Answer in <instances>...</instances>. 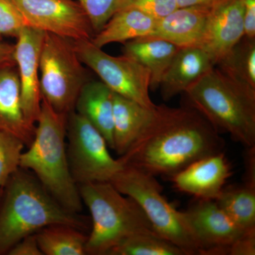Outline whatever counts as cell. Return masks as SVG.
I'll use <instances>...</instances> for the list:
<instances>
[{"instance_id": "cell-1", "label": "cell", "mask_w": 255, "mask_h": 255, "mask_svg": "<svg viewBox=\"0 0 255 255\" xmlns=\"http://www.w3.org/2000/svg\"><path fill=\"white\" fill-rule=\"evenodd\" d=\"M218 130L190 106L157 105L153 117L119 160L154 176L171 177L189 164L224 152Z\"/></svg>"}, {"instance_id": "cell-2", "label": "cell", "mask_w": 255, "mask_h": 255, "mask_svg": "<svg viewBox=\"0 0 255 255\" xmlns=\"http://www.w3.org/2000/svg\"><path fill=\"white\" fill-rule=\"evenodd\" d=\"M53 224L85 231V219L53 199L27 169L19 167L3 189L0 198V255H7L20 241Z\"/></svg>"}, {"instance_id": "cell-3", "label": "cell", "mask_w": 255, "mask_h": 255, "mask_svg": "<svg viewBox=\"0 0 255 255\" xmlns=\"http://www.w3.org/2000/svg\"><path fill=\"white\" fill-rule=\"evenodd\" d=\"M67 117L42 100L33 140L23 152L20 167L31 170L58 204L75 214L82 210L78 185L74 181L67 155Z\"/></svg>"}, {"instance_id": "cell-4", "label": "cell", "mask_w": 255, "mask_h": 255, "mask_svg": "<svg viewBox=\"0 0 255 255\" xmlns=\"http://www.w3.org/2000/svg\"><path fill=\"white\" fill-rule=\"evenodd\" d=\"M78 189L92 216L86 255H108L113 248L134 235L155 233L138 204L117 190L112 183H85L80 184Z\"/></svg>"}, {"instance_id": "cell-5", "label": "cell", "mask_w": 255, "mask_h": 255, "mask_svg": "<svg viewBox=\"0 0 255 255\" xmlns=\"http://www.w3.org/2000/svg\"><path fill=\"white\" fill-rule=\"evenodd\" d=\"M188 105L218 130L228 132L246 147L255 146V98L211 68L184 92Z\"/></svg>"}, {"instance_id": "cell-6", "label": "cell", "mask_w": 255, "mask_h": 255, "mask_svg": "<svg viewBox=\"0 0 255 255\" xmlns=\"http://www.w3.org/2000/svg\"><path fill=\"white\" fill-rule=\"evenodd\" d=\"M111 183L138 204L156 234L179 247L187 255H200V248L184 212L176 209L162 195V188L155 176L133 166L124 165Z\"/></svg>"}, {"instance_id": "cell-7", "label": "cell", "mask_w": 255, "mask_h": 255, "mask_svg": "<svg viewBox=\"0 0 255 255\" xmlns=\"http://www.w3.org/2000/svg\"><path fill=\"white\" fill-rule=\"evenodd\" d=\"M39 76L42 100L55 112L65 115L75 111L79 94L89 81L71 40L46 32L40 56Z\"/></svg>"}, {"instance_id": "cell-8", "label": "cell", "mask_w": 255, "mask_h": 255, "mask_svg": "<svg viewBox=\"0 0 255 255\" xmlns=\"http://www.w3.org/2000/svg\"><path fill=\"white\" fill-rule=\"evenodd\" d=\"M66 137L69 167L78 185L111 182L124 168L119 159L111 155L102 133L75 111L67 117Z\"/></svg>"}, {"instance_id": "cell-9", "label": "cell", "mask_w": 255, "mask_h": 255, "mask_svg": "<svg viewBox=\"0 0 255 255\" xmlns=\"http://www.w3.org/2000/svg\"><path fill=\"white\" fill-rule=\"evenodd\" d=\"M82 63L92 69L114 93L146 108H155L151 100L150 73L127 55L113 56L96 46L91 40L72 41Z\"/></svg>"}, {"instance_id": "cell-10", "label": "cell", "mask_w": 255, "mask_h": 255, "mask_svg": "<svg viewBox=\"0 0 255 255\" xmlns=\"http://www.w3.org/2000/svg\"><path fill=\"white\" fill-rule=\"evenodd\" d=\"M26 26L71 40H91L95 32L81 6L74 0H11Z\"/></svg>"}, {"instance_id": "cell-11", "label": "cell", "mask_w": 255, "mask_h": 255, "mask_svg": "<svg viewBox=\"0 0 255 255\" xmlns=\"http://www.w3.org/2000/svg\"><path fill=\"white\" fill-rule=\"evenodd\" d=\"M183 212L200 255H226L228 247L249 232L233 222L215 200L197 199Z\"/></svg>"}, {"instance_id": "cell-12", "label": "cell", "mask_w": 255, "mask_h": 255, "mask_svg": "<svg viewBox=\"0 0 255 255\" xmlns=\"http://www.w3.org/2000/svg\"><path fill=\"white\" fill-rule=\"evenodd\" d=\"M46 32L26 26L16 37L14 58L21 86V106L25 118L35 125L41 108L39 63ZM36 126V125H35Z\"/></svg>"}, {"instance_id": "cell-13", "label": "cell", "mask_w": 255, "mask_h": 255, "mask_svg": "<svg viewBox=\"0 0 255 255\" xmlns=\"http://www.w3.org/2000/svg\"><path fill=\"white\" fill-rule=\"evenodd\" d=\"M245 36L242 0H224L210 10L199 47L219 63Z\"/></svg>"}, {"instance_id": "cell-14", "label": "cell", "mask_w": 255, "mask_h": 255, "mask_svg": "<svg viewBox=\"0 0 255 255\" xmlns=\"http://www.w3.org/2000/svg\"><path fill=\"white\" fill-rule=\"evenodd\" d=\"M231 174L222 152L199 159L169 178L178 191L196 199L216 200Z\"/></svg>"}, {"instance_id": "cell-15", "label": "cell", "mask_w": 255, "mask_h": 255, "mask_svg": "<svg viewBox=\"0 0 255 255\" xmlns=\"http://www.w3.org/2000/svg\"><path fill=\"white\" fill-rule=\"evenodd\" d=\"M211 9L209 6L178 7L157 20L150 34L142 38L164 40L179 48L198 46Z\"/></svg>"}, {"instance_id": "cell-16", "label": "cell", "mask_w": 255, "mask_h": 255, "mask_svg": "<svg viewBox=\"0 0 255 255\" xmlns=\"http://www.w3.org/2000/svg\"><path fill=\"white\" fill-rule=\"evenodd\" d=\"M214 67L209 53L200 47L179 48L159 84L162 99L169 101L184 93Z\"/></svg>"}, {"instance_id": "cell-17", "label": "cell", "mask_w": 255, "mask_h": 255, "mask_svg": "<svg viewBox=\"0 0 255 255\" xmlns=\"http://www.w3.org/2000/svg\"><path fill=\"white\" fill-rule=\"evenodd\" d=\"M36 126L28 123L21 106V86L16 66L0 70V130L9 132L28 147Z\"/></svg>"}, {"instance_id": "cell-18", "label": "cell", "mask_w": 255, "mask_h": 255, "mask_svg": "<svg viewBox=\"0 0 255 255\" xmlns=\"http://www.w3.org/2000/svg\"><path fill=\"white\" fill-rule=\"evenodd\" d=\"M102 133L113 149L114 92L103 82H87L79 94L75 111Z\"/></svg>"}, {"instance_id": "cell-19", "label": "cell", "mask_w": 255, "mask_h": 255, "mask_svg": "<svg viewBox=\"0 0 255 255\" xmlns=\"http://www.w3.org/2000/svg\"><path fill=\"white\" fill-rule=\"evenodd\" d=\"M155 108H146L114 92L113 150L119 156L125 154L140 136L152 120Z\"/></svg>"}, {"instance_id": "cell-20", "label": "cell", "mask_w": 255, "mask_h": 255, "mask_svg": "<svg viewBox=\"0 0 255 255\" xmlns=\"http://www.w3.org/2000/svg\"><path fill=\"white\" fill-rule=\"evenodd\" d=\"M179 48L164 40L139 38L125 42L123 51L149 70L150 90H155Z\"/></svg>"}, {"instance_id": "cell-21", "label": "cell", "mask_w": 255, "mask_h": 255, "mask_svg": "<svg viewBox=\"0 0 255 255\" xmlns=\"http://www.w3.org/2000/svg\"><path fill=\"white\" fill-rule=\"evenodd\" d=\"M156 21L155 18L139 10L119 9L91 41L96 46L102 48L110 43H125L142 38L150 34Z\"/></svg>"}, {"instance_id": "cell-22", "label": "cell", "mask_w": 255, "mask_h": 255, "mask_svg": "<svg viewBox=\"0 0 255 255\" xmlns=\"http://www.w3.org/2000/svg\"><path fill=\"white\" fill-rule=\"evenodd\" d=\"M216 65L228 81L255 98V38L243 37Z\"/></svg>"}, {"instance_id": "cell-23", "label": "cell", "mask_w": 255, "mask_h": 255, "mask_svg": "<svg viewBox=\"0 0 255 255\" xmlns=\"http://www.w3.org/2000/svg\"><path fill=\"white\" fill-rule=\"evenodd\" d=\"M215 201L242 229L255 231V185L243 182L224 187Z\"/></svg>"}, {"instance_id": "cell-24", "label": "cell", "mask_w": 255, "mask_h": 255, "mask_svg": "<svg viewBox=\"0 0 255 255\" xmlns=\"http://www.w3.org/2000/svg\"><path fill=\"white\" fill-rule=\"evenodd\" d=\"M43 255H85L87 236L83 231L65 224L46 226L35 233Z\"/></svg>"}, {"instance_id": "cell-25", "label": "cell", "mask_w": 255, "mask_h": 255, "mask_svg": "<svg viewBox=\"0 0 255 255\" xmlns=\"http://www.w3.org/2000/svg\"><path fill=\"white\" fill-rule=\"evenodd\" d=\"M108 255H187L185 252L154 233H141L127 238Z\"/></svg>"}, {"instance_id": "cell-26", "label": "cell", "mask_w": 255, "mask_h": 255, "mask_svg": "<svg viewBox=\"0 0 255 255\" xmlns=\"http://www.w3.org/2000/svg\"><path fill=\"white\" fill-rule=\"evenodd\" d=\"M25 146L18 137L0 130V194L9 177L19 168Z\"/></svg>"}, {"instance_id": "cell-27", "label": "cell", "mask_w": 255, "mask_h": 255, "mask_svg": "<svg viewBox=\"0 0 255 255\" xmlns=\"http://www.w3.org/2000/svg\"><path fill=\"white\" fill-rule=\"evenodd\" d=\"M90 20L93 31L98 33L117 11L122 0H77Z\"/></svg>"}, {"instance_id": "cell-28", "label": "cell", "mask_w": 255, "mask_h": 255, "mask_svg": "<svg viewBox=\"0 0 255 255\" xmlns=\"http://www.w3.org/2000/svg\"><path fill=\"white\" fill-rule=\"evenodd\" d=\"M126 8L139 10L159 20L170 14L178 6L175 0H122L117 10Z\"/></svg>"}, {"instance_id": "cell-29", "label": "cell", "mask_w": 255, "mask_h": 255, "mask_svg": "<svg viewBox=\"0 0 255 255\" xmlns=\"http://www.w3.org/2000/svg\"><path fill=\"white\" fill-rule=\"evenodd\" d=\"M24 18L11 0H0V35L16 38L26 27Z\"/></svg>"}, {"instance_id": "cell-30", "label": "cell", "mask_w": 255, "mask_h": 255, "mask_svg": "<svg viewBox=\"0 0 255 255\" xmlns=\"http://www.w3.org/2000/svg\"><path fill=\"white\" fill-rule=\"evenodd\" d=\"M255 231H249L228 247L226 255H255Z\"/></svg>"}, {"instance_id": "cell-31", "label": "cell", "mask_w": 255, "mask_h": 255, "mask_svg": "<svg viewBox=\"0 0 255 255\" xmlns=\"http://www.w3.org/2000/svg\"><path fill=\"white\" fill-rule=\"evenodd\" d=\"M8 255H43L36 235L31 234L18 242L8 253Z\"/></svg>"}, {"instance_id": "cell-32", "label": "cell", "mask_w": 255, "mask_h": 255, "mask_svg": "<svg viewBox=\"0 0 255 255\" xmlns=\"http://www.w3.org/2000/svg\"><path fill=\"white\" fill-rule=\"evenodd\" d=\"M244 16L245 36L255 38V0H242Z\"/></svg>"}, {"instance_id": "cell-33", "label": "cell", "mask_w": 255, "mask_h": 255, "mask_svg": "<svg viewBox=\"0 0 255 255\" xmlns=\"http://www.w3.org/2000/svg\"><path fill=\"white\" fill-rule=\"evenodd\" d=\"M245 155V171L244 181L243 182L255 185V146L246 147Z\"/></svg>"}, {"instance_id": "cell-34", "label": "cell", "mask_w": 255, "mask_h": 255, "mask_svg": "<svg viewBox=\"0 0 255 255\" xmlns=\"http://www.w3.org/2000/svg\"><path fill=\"white\" fill-rule=\"evenodd\" d=\"M14 47L8 43H0V70L6 67L16 66L14 58Z\"/></svg>"}, {"instance_id": "cell-35", "label": "cell", "mask_w": 255, "mask_h": 255, "mask_svg": "<svg viewBox=\"0 0 255 255\" xmlns=\"http://www.w3.org/2000/svg\"><path fill=\"white\" fill-rule=\"evenodd\" d=\"M178 7L209 6L212 7L224 0H175Z\"/></svg>"}, {"instance_id": "cell-36", "label": "cell", "mask_w": 255, "mask_h": 255, "mask_svg": "<svg viewBox=\"0 0 255 255\" xmlns=\"http://www.w3.org/2000/svg\"><path fill=\"white\" fill-rule=\"evenodd\" d=\"M1 35H0V43H1Z\"/></svg>"}, {"instance_id": "cell-37", "label": "cell", "mask_w": 255, "mask_h": 255, "mask_svg": "<svg viewBox=\"0 0 255 255\" xmlns=\"http://www.w3.org/2000/svg\"><path fill=\"white\" fill-rule=\"evenodd\" d=\"M1 194H0V198H1Z\"/></svg>"}]
</instances>
